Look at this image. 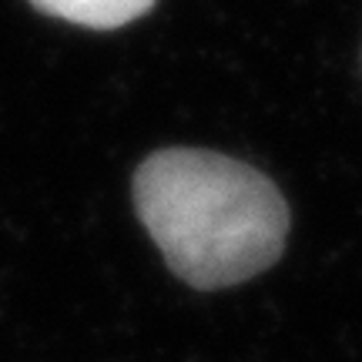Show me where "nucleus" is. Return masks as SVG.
<instances>
[{
    "label": "nucleus",
    "mask_w": 362,
    "mask_h": 362,
    "mask_svg": "<svg viewBox=\"0 0 362 362\" xmlns=\"http://www.w3.org/2000/svg\"><path fill=\"white\" fill-rule=\"evenodd\" d=\"M134 208L168 269L198 292L272 269L288 238L275 181L205 148H161L134 171Z\"/></svg>",
    "instance_id": "nucleus-1"
},
{
    "label": "nucleus",
    "mask_w": 362,
    "mask_h": 362,
    "mask_svg": "<svg viewBox=\"0 0 362 362\" xmlns=\"http://www.w3.org/2000/svg\"><path fill=\"white\" fill-rule=\"evenodd\" d=\"M30 4L40 13L67 24L90 27V30H117L144 17L158 0H30Z\"/></svg>",
    "instance_id": "nucleus-2"
}]
</instances>
